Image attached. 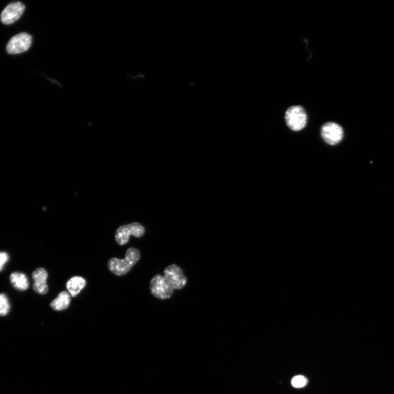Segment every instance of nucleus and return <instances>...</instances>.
<instances>
[{
	"label": "nucleus",
	"mask_w": 394,
	"mask_h": 394,
	"mask_svg": "<svg viewBox=\"0 0 394 394\" xmlns=\"http://www.w3.org/2000/svg\"><path fill=\"white\" fill-rule=\"evenodd\" d=\"M140 257L139 251L134 248H131L127 250L125 259L111 258L108 261V267L110 272L116 275H125L138 262Z\"/></svg>",
	"instance_id": "obj_1"
},
{
	"label": "nucleus",
	"mask_w": 394,
	"mask_h": 394,
	"mask_svg": "<svg viewBox=\"0 0 394 394\" xmlns=\"http://www.w3.org/2000/svg\"><path fill=\"white\" fill-rule=\"evenodd\" d=\"M285 120L288 127L292 131H299L306 126L307 117L303 107L296 106L287 109Z\"/></svg>",
	"instance_id": "obj_2"
},
{
	"label": "nucleus",
	"mask_w": 394,
	"mask_h": 394,
	"mask_svg": "<svg viewBox=\"0 0 394 394\" xmlns=\"http://www.w3.org/2000/svg\"><path fill=\"white\" fill-rule=\"evenodd\" d=\"M144 227L141 224L137 223L129 224L122 226L117 230L115 240L119 245H123L128 243L131 235L140 238L144 236Z\"/></svg>",
	"instance_id": "obj_3"
},
{
	"label": "nucleus",
	"mask_w": 394,
	"mask_h": 394,
	"mask_svg": "<svg viewBox=\"0 0 394 394\" xmlns=\"http://www.w3.org/2000/svg\"><path fill=\"white\" fill-rule=\"evenodd\" d=\"M342 127L335 122H327L321 129L322 137L325 142L330 145H335L341 142L343 137Z\"/></svg>",
	"instance_id": "obj_4"
},
{
	"label": "nucleus",
	"mask_w": 394,
	"mask_h": 394,
	"mask_svg": "<svg viewBox=\"0 0 394 394\" xmlns=\"http://www.w3.org/2000/svg\"><path fill=\"white\" fill-rule=\"evenodd\" d=\"M152 294L160 299L170 298L174 292V288L169 284L164 276L157 275L154 277L150 282Z\"/></svg>",
	"instance_id": "obj_5"
},
{
	"label": "nucleus",
	"mask_w": 394,
	"mask_h": 394,
	"mask_svg": "<svg viewBox=\"0 0 394 394\" xmlns=\"http://www.w3.org/2000/svg\"><path fill=\"white\" fill-rule=\"evenodd\" d=\"M32 38L27 33L15 35L9 42L6 51L11 54L23 53L28 50L32 45Z\"/></svg>",
	"instance_id": "obj_6"
},
{
	"label": "nucleus",
	"mask_w": 394,
	"mask_h": 394,
	"mask_svg": "<svg viewBox=\"0 0 394 394\" xmlns=\"http://www.w3.org/2000/svg\"><path fill=\"white\" fill-rule=\"evenodd\" d=\"M164 278L170 286L176 290H181L187 284V278L183 270L176 265H171L164 270Z\"/></svg>",
	"instance_id": "obj_7"
},
{
	"label": "nucleus",
	"mask_w": 394,
	"mask_h": 394,
	"mask_svg": "<svg viewBox=\"0 0 394 394\" xmlns=\"http://www.w3.org/2000/svg\"><path fill=\"white\" fill-rule=\"evenodd\" d=\"M25 6L21 2L12 3L8 5L1 14L2 22L9 25L15 22L22 15Z\"/></svg>",
	"instance_id": "obj_8"
},
{
	"label": "nucleus",
	"mask_w": 394,
	"mask_h": 394,
	"mask_svg": "<svg viewBox=\"0 0 394 394\" xmlns=\"http://www.w3.org/2000/svg\"><path fill=\"white\" fill-rule=\"evenodd\" d=\"M34 280L33 289L35 292L40 294H46L48 292L47 284L48 273L43 268L35 269L32 274Z\"/></svg>",
	"instance_id": "obj_9"
},
{
	"label": "nucleus",
	"mask_w": 394,
	"mask_h": 394,
	"mask_svg": "<svg viewBox=\"0 0 394 394\" xmlns=\"http://www.w3.org/2000/svg\"><path fill=\"white\" fill-rule=\"evenodd\" d=\"M87 284L85 280L80 276H74L67 281L66 287L72 297H75Z\"/></svg>",
	"instance_id": "obj_10"
},
{
	"label": "nucleus",
	"mask_w": 394,
	"mask_h": 394,
	"mask_svg": "<svg viewBox=\"0 0 394 394\" xmlns=\"http://www.w3.org/2000/svg\"><path fill=\"white\" fill-rule=\"evenodd\" d=\"M10 282L17 290L24 291L27 290L29 284L27 277L22 273L14 272L10 276Z\"/></svg>",
	"instance_id": "obj_11"
},
{
	"label": "nucleus",
	"mask_w": 394,
	"mask_h": 394,
	"mask_svg": "<svg viewBox=\"0 0 394 394\" xmlns=\"http://www.w3.org/2000/svg\"><path fill=\"white\" fill-rule=\"evenodd\" d=\"M70 294L66 291L61 292L58 297L51 303V307L54 310L60 311L65 310L70 305Z\"/></svg>",
	"instance_id": "obj_12"
},
{
	"label": "nucleus",
	"mask_w": 394,
	"mask_h": 394,
	"mask_svg": "<svg viewBox=\"0 0 394 394\" xmlns=\"http://www.w3.org/2000/svg\"><path fill=\"white\" fill-rule=\"evenodd\" d=\"M10 310L8 298L4 293H0V316L8 315Z\"/></svg>",
	"instance_id": "obj_13"
},
{
	"label": "nucleus",
	"mask_w": 394,
	"mask_h": 394,
	"mask_svg": "<svg viewBox=\"0 0 394 394\" xmlns=\"http://www.w3.org/2000/svg\"><path fill=\"white\" fill-rule=\"evenodd\" d=\"M292 384L294 387L300 388L305 386L307 384V379L304 377L299 375L292 379Z\"/></svg>",
	"instance_id": "obj_14"
},
{
	"label": "nucleus",
	"mask_w": 394,
	"mask_h": 394,
	"mask_svg": "<svg viewBox=\"0 0 394 394\" xmlns=\"http://www.w3.org/2000/svg\"><path fill=\"white\" fill-rule=\"evenodd\" d=\"M9 260V255L5 252H0V272H2L6 263H7Z\"/></svg>",
	"instance_id": "obj_15"
}]
</instances>
